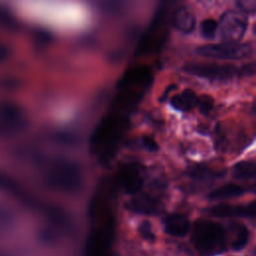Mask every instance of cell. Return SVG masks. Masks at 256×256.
Wrapping results in <instances>:
<instances>
[{
  "label": "cell",
  "mask_w": 256,
  "mask_h": 256,
  "mask_svg": "<svg viewBox=\"0 0 256 256\" xmlns=\"http://www.w3.org/2000/svg\"><path fill=\"white\" fill-rule=\"evenodd\" d=\"M128 127L126 115L112 112L105 116L93 131L89 146L92 153L104 163L115 154Z\"/></svg>",
  "instance_id": "obj_1"
},
{
  "label": "cell",
  "mask_w": 256,
  "mask_h": 256,
  "mask_svg": "<svg viewBox=\"0 0 256 256\" xmlns=\"http://www.w3.org/2000/svg\"><path fill=\"white\" fill-rule=\"evenodd\" d=\"M152 71L148 66L138 65L127 70L119 79L113 102L120 108L132 111L151 86Z\"/></svg>",
  "instance_id": "obj_2"
},
{
  "label": "cell",
  "mask_w": 256,
  "mask_h": 256,
  "mask_svg": "<svg viewBox=\"0 0 256 256\" xmlns=\"http://www.w3.org/2000/svg\"><path fill=\"white\" fill-rule=\"evenodd\" d=\"M192 242L202 256H215L227 248V235L222 225L212 220H197L192 228Z\"/></svg>",
  "instance_id": "obj_3"
},
{
  "label": "cell",
  "mask_w": 256,
  "mask_h": 256,
  "mask_svg": "<svg viewBox=\"0 0 256 256\" xmlns=\"http://www.w3.org/2000/svg\"><path fill=\"white\" fill-rule=\"evenodd\" d=\"M46 180L52 188L73 194L79 192L83 186V172L77 162L70 159H59L48 168Z\"/></svg>",
  "instance_id": "obj_4"
},
{
  "label": "cell",
  "mask_w": 256,
  "mask_h": 256,
  "mask_svg": "<svg viewBox=\"0 0 256 256\" xmlns=\"http://www.w3.org/2000/svg\"><path fill=\"white\" fill-rule=\"evenodd\" d=\"M253 48L250 43H211L201 45L196 53L202 57L220 60H240L251 55Z\"/></svg>",
  "instance_id": "obj_5"
},
{
  "label": "cell",
  "mask_w": 256,
  "mask_h": 256,
  "mask_svg": "<svg viewBox=\"0 0 256 256\" xmlns=\"http://www.w3.org/2000/svg\"><path fill=\"white\" fill-rule=\"evenodd\" d=\"M183 71L189 75L216 82L230 80L239 74V69L233 65L216 63H187Z\"/></svg>",
  "instance_id": "obj_6"
},
{
  "label": "cell",
  "mask_w": 256,
  "mask_h": 256,
  "mask_svg": "<svg viewBox=\"0 0 256 256\" xmlns=\"http://www.w3.org/2000/svg\"><path fill=\"white\" fill-rule=\"evenodd\" d=\"M247 26L248 20L243 13L228 10L222 14L217 30H219V35L225 42L237 43L244 37Z\"/></svg>",
  "instance_id": "obj_7"
},
{
  "label": "cell",
  "mask_w": 256,
  "mask_h": 256,
  "mask_svg": "<svg viewBox=\"0 0 256 256\" xmlns=\"http://www.w3.org/2000/svg\"><path fill=\"white\" fill-rule=\"evenodd\" d=\"M165 12L164 10H159L154 16L153 21L147 30L146 34L140 41L137 49L138 54L151 53L158 50L166 38V28H165Z\"/></svg>",
  "instance_id": "obj_8"
},
{
  "label": "cell",
  "mask_w": 256,
  "mask_h": 256,
  "mask_svg": "<svg viewBox=\"0 0 256 256\" xmlns=\"http://www.w3.org/2000/svg\"><path fill=\"white\" fill-rule=\"evenodd\" d=\"M113 237V221L108 218L105 223L95 229L88 238L86 256H111L110 248Z\"/></svg>",
  "instance_id": "obj_9"
},
{
  "label": "cell",
  "mask_w": 256,
  "mask_h": 256,
  "mask_svg": "<svg viewBox=\"0 0 256 256\" xmlns=\"http://www.w3.org/2000/svg\"><path fill=\"white\" fill-rule=\"evenodd\" d=\"M115 180L124 192L137 194L144 183V170L138 163H124L119 167Z\"/></svg>",
  "instance_id": "obj_10"
},
{
  "label": "cell",
  "mask_w": 256,
  "mask_h": 256,
  "mask_svg": "<svg viewBox=\"0 0 256 256\" xmlns=\"http://www.w3.org/2000/svg\"><path fill=\"white\" fill-rule=\"evenodd\" d=\"M210 214L216 217H254L255 215V204L251 202L248 205H234L221 203L213 206L209 210Z\"/></svg>",
  "instance_id": "obj_11"
},
{
  "label": "cell",
  "mask_w": 256,
  "mask_h": 256,
  "mask_svg": "<svg viewBox=\"0 0 256 256\" xmlns=\"http://www.w3.org/2000/svg\"><path fill=\"white\" fill-rule=\"evenodd\" d=\"M126 208L137 214L154 215L159 211V202L149 194H137L126 203Z\"/></svg>",
  "instance_id": "obj_12"
},
{
  "label": "cell",
  "mask_w": 256,
  "mask_h": 256,
  "mask_svg": "<svg viewBox=\"0 0 256 256\" xmlns=\"http://www.w3.org/2000/svg\"><path fill=\"white\" fill-rule=\"evenodd\" d=\"M171 23L178 31L184 34H189L195 29L196 16L190 8L182 6L173 12Z\"/></svg>",
  "instance_id": "obj_13"
},
{
  "label": "cell",
  "mask_w": 256,
  "mask_h": 256,
  "mask_svg": "<svg viewBox=\"0 0 256 256\" xmlns=\"http://www.w3.org/2000/svg\"><path fill=\"white\" fill-rule=\"evenodd\" d=\"M165 232L174 237H183L190 230V222L185 215L170 214L164 220Z\"/></svg>",
  "instance_id": "obj_14"
},
{
  "label": "cell",
  "mask_w": 256,
  "mask_h": 256,
  "mask_svg": "<svg viewBox=\"0 0 256 256\" xmlns=\"http://www.w3.org/2000/svg\"><path fill=\"white\" fill-rule=\"evenodd\" d=\"M245 188L236 183H226L215 189L208 194V199L211 201L232 199L242 196L245 193Z\"/></svg>",
  "instance_id": "obj_15"
},
{
  "label": "cell",
  "mask_w": 256,
  "mask_h": 256,
  "mask_svg": "<svg viewBox=\"0 0 256 256\" xmlns=\"http://www.w3.org/2000/svg\"><path fill=\"white\" fill-rule=\"evenodd\" d=\"M198 95L191 89H185L170 99L171 106L179 111L188 112L197 106Z\"/></svg>",
  "instance_id": "obj_16"
},
{
  "label": "cell",
  "mask_w": 256,
  "mask_h": 256,
  "mask_svg": "<svg viewBox=\"0 0 256 256\" xmlns=\"http://www.w3.org/2000/svg\"><path fill=\"white\" fill-rule=\"evenodd\" d=\"M256 166L254 161L244 160L236 163L232 169V175L238 180H250L254 178Z\"/></svg>",
  "instance_id": "obj_17"
},
{
  "label": "cell",
  "mask_w": 256,
  "mask_h": 256,
  "mask_svg": "<svg viewBox=\"0 0 256 256\" xmlns=\"http://www.w3.org/2000/svg\"><path fill=\"white\" fill-rule=\"evenodd\" d=\"M249 240V230L245 225H238L235 229L234 238L232 240V247L235 250L243 249Z\"/></svg>",
  "instance_id": "obj_18"
},
{
  "label": "cell",
  "mask_w": 256,
  "mask_h": 256,
  "mask_svg": "<svg viewBox=\"0 0 256 256\" xmlns=\"http://www.w3.org/2000/svg\"><path fill=\"white\" fill-rule=\"evenodd\" d=\"M218 29V23L213 18H206L200 24L201 35L207 39L213 38Z\"/></svg>",
  "instance_id": "obj_19"
},
{
  "label": "cell",
  "mask_w": 256,
  "mask_h": 256,
  "mask_svg": "<svg viewBox=\"0 0 256 256\" xmlns=\"http://www.w3.org/2000/svg\"><path fill=\"white\" fill-rule=\"evenodd\" d=\"M197 106L202 113H209L214 106V100L210 95H202L200 97L198 96Z\"/></svg>",
  "instance_id": "obj_20"
},
{
  "label": "cell",
  "mask_w": 256,
  "mask_h": 256,
  "mask_svg": "<svg viewBox=\"0 0 256 256\" xmlns=\"http://www.w3.org/2000/svg\"><path fill=\"white\" fill-rule=\"evenodd\" d=\"M139 233L144 239H146L148 241H153L154 238H155V235H154L153 230H152V225L149 221H143L140 224Z\"/></svg>",
  "instance_id": "obj_21"
},
{
  "label": "cell",
  "mask_w": 256,
  "mask_h": 256,
  "mask_svg": "<svg viewBox=\"0 0 256 256\" xmlns=\"http://www.w3.org/2000/svg\"><path fill=\"white\" fill-rule=\"evenodd\" d=\"M142 144H143V147L149 152H157L158 149H159V146H158L157 142L150 135H143Z\"/></svg>",
  "instance_id": "obj_22"
},
{
  "label": "cell",
  "mask_w": 256,
  "mask_h": 256,
  "mask_svg": "<svg viewBox=\"0 0 256 256\" xmlns=\"http://www.w3.org/2000/svg\"><path fill=\"white\" fill-rule=\"evenodd\" d=\"M191 175H192V177H194V178L203 180V179H207V178H209V177H213L212 175H214V174H213V172H211V171H210L208 168H206V167H197V168L192 169Z\"/></svg>",
  "instance_id": "obj_23"
},
{
  "label": "cell",
  "mask_w": 256,
  "mask_h": 256,
  "mask_svg": "<svg viewBox=\"0 0 256 256\" xmlns=\"http://www.w3.org/2000/svg\"><path fill=\"white\" fill-rule=\"evenodd\" d=\"M239 9L245 13H253L256 9V2L254 0H240L236 2Z\"/></svg>",
  "instance_id": "obj_24"
}]
</instances>
